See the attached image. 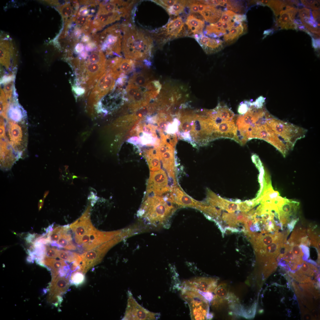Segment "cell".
Returning a JSON list of instances; mask_svg holds the SVG:
<instances>
[{"label": "cell", "mask_w": 320, "mask_h": 320, "mask_svg": "<svg viewBox=\"0 0 320 320\" xmlns=\"http://www.w3.org/2000/svg\"><path fill=\"white\" fill-rule=\"evenodd\" d=\"M25 122H9L7 125V134L13 148L22 151L27 145V129Z\"/></svg>", "instance_id": "cell-7"}, {"label": "cell", "mask_w": 320, "mask_h": 320, "mask_svg": "<svg viewBox=\"0 0 320 320\" xmlns=\"http://www.w3.org/2000/svg\"><path fill=\"white\" fill-rule=\"evenodd\" d=\"M147 73L145 72H136L130 78L128 82L140 87H146L150 82Z\"/></svg>", "instance_id": "cell-26"}, {"label": "cell", "mask_w": 320, "mask_h": 320, "mask_svg": "<svg viewBox=\"0 0 320 320\" xmlns=\"http://www.w3.org/2000/svg\"><path fill=\"white\" fill-rule=\"evenodd\" d=\"M186 6L189 8L191 13L196 14H199L196 1H187Z\"/></svg>", "instance_id": "cell-41"}, {"label": "cell", "mask_w": 320, "mask_h": 320, "mask_svg": "<svg viewBox=\"0 0 320 320\" xmlns=\"http://www.w3.org/2000/svg\"><path fill=\"white\" fill-rule=\"evenodd\" d=\"M87 21V18L84 16H81L79 17L77 20V23L80 25H84Z\"/></svg>", "instance_id": "cell-48"}, {"label": "cell", "mask_w": 320, "mask_h": 320, "mask_svg": "<svg viewBox=\"0 0 320 320\" xmlns=\"http://www.w3.org/2000/svg\"><path fill=\"white\" fill-rule=\"evenodd\" d=\"M279 14L280 17L276 20L277 28L279 27H281V29H294V20L291 14L285 10L280 11Z\"/></svg>", "instance_id": "cell-24"}, {"label": "cell", "mask_w": 320, "mask_h": 320, "mask_svg": "<svg viewBox=\"0 0 320 320\" xmlns=\"http://www.w3.org/2000/svg\"><path fill=\"white\" fill-rule=\"evenodd\" d=\"M291 250L295 257L298 258H302L304 253L302 249L299 246V244H293L289 245Z\"/></svg>", "instance_id": "cell-39"}, {"label": "cell", "mask_w": 320, "mask_h": 320, "mask_svg": "<svg viewBox=\"0 0 320 320\" xmlns=\"http://www.w3.org/2000/svg\"><path fill=\"white\" fill-rule=\"evenodd\" d=\"M58 257L65 261L73 263L77 262L80 265L81 258L78 253L69 251L59 250Z\"/></svg>", "instance_id": "cell-27"}, {"label": "cell", "mask_w": 320, "mask_h": 320, "mask_svg": "<svg viewBox=\"0 0 320 320\" xmlns=\"http://www.w3.org/2000/svg\"><path fill=\"white\" fill-rule=\"evenodd\" d=\"M159 32L158 35L162 36L165 42L178 38L185 34L184 22L181 17H177L171 20Z\"/></svg>", "instance_id": "cell-11"}, {"label": "cell", "mask_w": 320, "mask_h": 320, "mask_svg": "<svg viewBox=\"0 0 320 320\" xmlns=\"http://www.w3.org/2000/svg\"><path fill=\"white\" fill-rule=\"evenodd\" d=\"M49 245H45V257L53 258L58 257L59 249L50 247Z\"/></svg>", "instance_id": "cell-37"}, {"label": "cell", "mask_w": 320, "mask_h": 320, "mask_svg": "<svg viewBox=\"0 0 320 320\" xmlns=\"http://www.w3.org/2000/svg\"><path fill=\"white\" fill-rule=\"evenodd\" d=\"M254 139L265 141L277 149L284 156L289 150L286 145L273 131L266 122L257 127L253 132Z\"/></svg>", "instance_id": "cell-8"}, {"label": "cell", "mask_w": 320, "mask_h": 320, "mask_svg": "<svg viewBox=\"0 0 320 320\" xmlns=\"http://www.w3.org/2000/svg\"><path fill=\"white\" fill-rule=\"evenodd\" d=\"M74 235V238L80 237L94 226L90 218V208L89 207L82 216L70 225Z\"/></svg>", "instance_id": "cell-15"}, {"label": "cell", "mask_w": 320, "mask_h": 320, "mask_svg": "<svg viewBox=\"0 0 320 320\" xmlns=\"http://www.w3.org/2000/svg\"><path fill=\"white\" fill-rule=\"evenodd\" d=\"M180 295L188 304L192 320L209 318L208 301L201 293L194 289L183 287Z\"/></svg>", "instance_id": "cell-4"}, {"label": "cell", "mask_w": 320, "mask_h": 320, "mask_svg": "<svg viewBox=\"0 0 320 320\" xmlns=\"http://www.w3.org/2000/svg\"><path fill=\"white\" fill-rule=\"evenodd\" d=\"M115 79L112 73L108 70L98 81L89 96V100L96 102L108 93L113 88Z\"/></svg>", "instance_id": "cell-10"}, {"label": "cell", "mask_w": 320, "mask_h": 320, "mask_svg": "<svg viewBox=\"0 0 320 320\" xmlns=\"http://www.w3.org/2000/svg\"><path fill=\"white\" fill-rule=\"evenodd\" d=\"M301 2L303 5L306 7L315 10L319 9L320 1L301 0Z\"/></svg>", "instance_id": "cell-35"}, {"label": "cell", "mask_w": 320, "mask_h": 320, "mask_svg": "<svg viewBox=\"0 0 320 320\" xmlns=\"http://www.w3.org/2000/svg\"><path fill=\"white\" fill-rule=\"evenodd\" d=\"M70 228L69 226L67 227L63 232L58 241L56 242L59 248L71 250H75L76 247L73 244L71 236L69 231Z\"/></svg>", "instance_id": "cell-25"}, {"label": "cell", "mask_w": 320, "mask_h": 320, "mask_svg": "<svg viewBox=\"0 0 320 320\" xmlns=\"http://www.w3.org/2000/svg\"><path fill=\"white\" fill-rule=\"evenodd\" d=\"M70 285L69 276L58 275L52 279L49 286V296H61L68 291Z\"/></svg>", "instance_id": "cell-17"}, {"label": "cell", "mask_w": 320, "mask_h": 320, "mask_svg": "<svg viewBox=\"0 0 320 320\" xmlns=\"http://www.w3.org/2000/svg\"><path fill=\"white\" fill-rule=\"evenodd\" d=\"M62 10V13L66 16H70L72 13L71 9V7L68 5L63 7Z\"/></svg>", "instance_id": "cell-45"}, {"label": "cell", "mask_w": 320, "mask_h": 320, "mask_svg": "<svg viewBox=\"0 0 320 320\" xmlns=\"http://www.w3.org/2000/svg\"><path fill=\"white\" fill-rule=\"evenodd\" d=\"M119 233V231H102L94 227L83 236L74 239L79 246L82 247L84 251H88L112 240Z\"/></svg>", "instance_id": "cell-5"}, {"label": "cell", "mask_w": 320, "mask_h": 320, "mask_svg": "<svg viewBox=\"0 0 320 320\" xmlns=\"http://www.w3.org/2000/svg\"><path fill=\"white\" fill-rule=\"evenodd\" d=\"M312 15L314 19L318 23L320 24V11L319 10H314L312 11Z\"/></svg>", "instance_id": "cell-46"}, {"label": "cell", "mask_w": 320, "mask_h": 320, "mask_svg": "<svg viewBox=\"0 0 320 320\" xmlns=\"http://www.w3.org/2000/svg\"><path fill=\"white\" fill-rule=\"evenodd\" d=\"M168 200L180 206L191 207L198 209L202 203L193 199L180 187L175 186L172 188L170 197L168 198Z\"/></svg>", "instance_id": "cell-14"}, {"label": "cell", "mask_w": 320, "mask_h": 320, "mask_svg": "<svg viewBox=\"0 0 320 320\" xmlns=\"http://www.w3.org/2000/svg\"><path fill=\"white\" fill-rule=\"evenodd\" d=\"M204 32L206 35L214 38L221 37L227 32L222 28L217 27L215 23L207 25Z\"/></svg>", "instance_id": "cell-28"}, {"label": "cell", "mask_w": 320, "mask_h": 320, "mask_svg": "<svg viewBox=\"0 0 320 320\" xmlns=\"http://www.w3.org/2000/svg\"><path fill=\"white\" fill-rule=\"evenodd\" d=\"M187 2V1L178 0L175 4L166 10L170 15H177L183 12Z\"/></svg>", "instance_id": "cell-29"}, {"label": "cell", "mask_w": 320, "mask_h": 320, "mask_svg": "<svg viewBox=\"0 0 320 320\" xmlns=\"http://www.w3.org/2000/svg\"><path fill=\"white\" fill-rule=\"evenodd\" d=\"M44 264L46 268L50 271L52 279L56 278L59 275V271L65 266L69 265L65 261L57 260L53 258L45 257Z\"/></svg>", "instance_id": "cell-23"}, {"label": "cell", "mask_w": 320, "mask_h": 320, "mask_svg": "<svg viewBox=\"0 0 320 320\" xmlns=\"http://www.w3.org/2000/svg\"><path fill=\"white\" fill-rule=\"evenodd\" d=\"M68 225L58 226L53 229L52 231L47 233V236L51 243L54 242H57L58 241L62 233Z\"/></svg>", "instance_id": "cell-31"}, {"label": "cell", "mask_w": 320, "mask_h": 320, "mask_svg": "<svg viewBox=\"0 0 320 320\" xmlns=\"http://www.w3.org/2000/svg\"><path fill=\"white\" fill-rule=\"evenodd\" d=\"M222 12L220 8H217L216 6L205 4L204 9L199 14L206 21L214 23L220 20Z\"/></svg>", "instance_id": "cell-20"}, {"label": "cell", "mask_w": 320, "mask_h": 320, "mask_svg": "<svg viewBox=\"0 0 320 320\" xmlns=\"http://www.w3.org/2000/svg\"><path fill=\"white\" fill-rule=\"evenodd\" d=\"M145 216L153 223L162 224L175 210L162 197L154 196L148 197L142 206Z\"/></svg>", "instance_id": "cell-3"}, {"label": "cell", "mask_w": 320, "mask_h": 320, "mask_svg": "<svg viewBox=\"0 0 320 320\" xmlns=\"http://www.w3.org/2000/svg\"><path fill=\"white\" fill-rule=\"evenodd\" d=\"M244 22L232 27L227 31L223 37L226 43L227 44H232L245 33L247 32V26Z\"/></svg>", "instance_id": "cell-21"}, {"label": "cell", "mask_w": 320, "mask_h": 320, "mask_svg": "<svg viewBox=\"0 0 320 320\" xmlns=\"http://www.w3.org/2000/svg\"><path fill=\"white\" fill-rule=\"evenodd\" d=\"M206 201L212 206L217 207L221 209L225 210L229 212L240 211L241 201H231L223 198L218 196L210 189L207 190Z\"/></svg>", "instance_id": "cell-13"}, {"label": "cell", "mask_w": 320, "mask_h": 320, "mask_svg": "<svg viewBox=\"0 0 320 320\" xmlns=\"http://www.w3.org/2000/svg\"><path fill=\"white\" fill-rule=\"evenodd\" d=\"M267 6L271 9L276 16H278L280 11L286 5L284 0H269Z\"/></svg>", "instance_id": "cell-32"}, {"label": "cell", "mask_w": 320, "mask_h": 320, "mask_svg": "<svg viewBox=\"0 0 320 320\" xmlns=\"http://www.w3.org/2000/svg\"><path fill=\"white\" fill-rule=\"evenodd\" d=\"M215 295L211 300L212 307L218 309L228 297L229 291L226 284H220L217 286L214 291Z\"/></svg>", "instance_id": "cell-19"}, {"label": "cell", "mask_w": 320, "mask_h": 320, "mask_svg": "<svg viewBox=\"0 0 320 320\" xmlns=\"http://www.w3.org/2000/svg\"><path fill=\"white\" fill-rule=\"evenodd\" d=\"M119 240V238L117 236L81 255V261L79 271L85 274L92 267L99 263L108 251L117 243Z\"/></svg>", "instance_id": "cell-6"}, {"label": "cell", "mask_w": 320, "mask_h": 320, "mask_svg": "<svg viewBox=\"0 0 320 320\" xmlns=\"http://www.w3.org/2000/svg\"><path fill=\"white\" fill-rule=\"evenodd\" d=\"M185 24L188 29L193 34V36L203 34L205 26V23L203 20L193 15H190L187 17Z\"/></svg>", "instance_id": "cell-22"}, {"label": "cell", "mask_w": 320, "mask_h": 320, "mask_svg": "<svg viewBox=\"0 0 320 320\" xmlns=\"http://www.w3.org/2000/svg\"><path fill=\"white\" fill-rule=\"evenodd\" d=\"M273 32V31L272 29H270L265 31L263 33V34L265 35L264 37H265L267 35H269Z\"/></svg>", "instance_id": "cell-49"}, {"label": "cell", "mask_w": 320, "mask_h": 320, "mask_svg": "<svg viewBox=\"0 0 320 320\" xmlns=\"http://www.w3.org/2000/svg\"><path fill=\"white\" fill-rule=\"evenodd\" d=\"M153 1L166 9L175 4L177 2L178 0H154Z\"/></svg>", "instance_id": "cell-40"}, {"label": "cell", "mask_w": 320, "mask_h": 320, "mask_svg": "<svg viewBox=\"0 0 320 320\" xmlns=\"http://www.w3.org/2000/svg\"><path fill=\"white\" fill-rule=\"evenodd\" d=\"M251 102L245 100L241 102L238 108V112L240 115L245 113L248 110L251 105Z\"/></svg>", "instance_id": "cell-38"}, {"label": "cell", "mask_w": 320, "mask_h": 320, "mask_svg": "<svg viewBox=\"0 0 320 320\" xmlns=\"http://www.w3.org/2000/svg\"><path fill=\"white\" fill-rule=\"evenodd\" d=\"M193 36L207 54L215 53L223 48V41L220 39L209 37L203 34Z\"/></svg>", "instance_id": "cell-16"}, {"label": "cell", "mask_w": 320, "mask_h": 320, "mask_svg": "<svg viewBox=\"0 0 320 320\" xmlns=\"http://www.w3.org/2000/svg\"><path fill=\"white\" fill-rule=\"evenodd\" d=\"M236 14L230 10H225L222 12L221 17L219 20L223 23H226L233 19Z\"/></svg>", "instance_id": "cell-36"}, {"label": "cell", "mask_w": 320, "mask_h": 320, "mask_svg": "<svg viewBox=\"0 0 320 320\" xmlns=\"http://www.w3.org/2000/svg\"><path fill=\"white\" fill-rule=\"evenodd\" d=\"M105 64L88 63L85 67L86 82L89 86H92L105 71Z\"/></svg>", "instance_id": "cell-18"}, {"label": "cell", "mask_w": 320, "mask_h": 320, "mask_svg": "<svg viewBox=\"0 0 320 320\" xmlns=\"http://www.w3.org/2000/svg\"><path fill=\"white\" fill-rule=\"evenodd\" d=\"M265 98L262 96H260L257 98L255 101L251 102V104L257 108H260L263 107Z\"/></svg>", "instance_id": "cell-43"}, {"label": "cell", "mask_w": 320, "mask_h": 320, "mask_svg": "<svg viewBox=\"0 0 320 320\" xmlns=\"http://www.w3.org/2000/svg\"><path fill=\"white\" fill-rule=\"evenodd\" d=\"M88 61L90 63L105 64V59L103 53L94 52L89 56Z\"/></svg>", "instance_id": "cell-33"}, {"label": "cell", "mask_w": 320, "mask_h": 320, "mask_svg": "<svg viewBox=\"0 0 320 320\" xmlns=\"http://www.w3.org/2000/svg\"><path fill=\"white\" fill-rule=\"evenodd\" d=\"M121 29L122 49L126 59L143 61L151 56L153 44L150 37L135 27L122 26Z\"/></svg>", "instance_id": "cell-1"}, {"label": "cell", "mask_w": 320, "mask_h": 320, "mask_svg": "<svg viewBox=\"0 0 320 320\" xmlns=\"http://www.w3.org/2000/svg\"><path fill=\"white\" fill-rule=\"evenodd\" d=\"M298 13V16L302 19L305 18H310L312 11L308 9L303 8L299 9Z\"/></svg>", "instance_id": "cell-42"}, {"label": "cell", "mask_w": 320, "mask_h": 320, "mask_svg": "<svg viewBox=\"0 0 320 320\" xmlns=\"http://www.w3.org/2000/svg\"><path fill=\"white\" fill-rule=\"evenodd\" d=\"M69 278L70 284L76 287L82 284L85 280L84 274L80 271H74L71 274Z\"/></svg>", "instance_id": "cell-30"}, {"label": "cell", "mask_w": 320, "mask_h": 320, "mask_svg": "<svg viewBox=\"0 0 320 320\" xmlns=\"http://www.w3.org/2000/svg\"><path fill=\"white\" fill-rule=\"evenodd\" d=\"M40 235H37V234L34 233L31 234L28 233L24 239L27 243L33 244L36 239L40 237Z\"/></svg>", "instance_id": "cell-44"}, {"label": "cell", "mask_w": 320, "mask_h": 320, "mask_svg": "<svg viewBox=\"0 0 320 320\" xmlns=\"http://www.w3.org/2000/svg\"><path fill=\"white\" fill-rule=\"evenodd\" d=\"M312 46L313 48L316 49H319L320 48V39H315L312 38Z\"/></svg>", "instance_id": "cell-47"}, {"label": "cell", "mask_w": 320, "mask_h": 320, "mask_svg": "<svg viewBox=\"0 0 320 320\" xmlns=\"http://www.w3.org/2000/svg\"><path fill=\"white\" fill-rule=\"evenodd\" d=\"M150 159L148 160L150 170L151 171H155L160 169L161 165L159 158L153 155Z\"/></svg>", "instance_id": "cell-34"}, {"label": "cell", "mask_w": 320, "mask_h": 320, "mask_svg": "<svg viewBox=\"0 0 320 320\" xmlns=\"http://www.w3.org/2000/svg\"><path fill=\"white\" fill-rule=\"evenodd\" d=\"M167 175L163 170L150 172L147 187V193L161 196L169 191Z\"/></svg>", "instance_id": "cell-9"}, {"label": "cell", "mask_w": 320, "mask_h": 320, "mask_svg": "<svg viewBox=\"0 0 320 320\" xmlns=\"http://www.w3.org/2000/svg\"><path fill=\"white\" fill-rule=\"evenodd\" d=\"M26 260L27 262H28V263H33L34 260L32 258L30 255H28V256L27 257Z\"/></svg>", "instance_id": "cell-50"}, {"label": "cell", "mask_w": 320, "mask_h": 320, "mask_svg": "<svg viewBox=\"0 0 320 320\" xmlns=\"http://www.w3.org/2000/svg\"><path fill=\"white\" fill-rule=\"evenodd\" d=\"M217 279L211 277H198L185 281L183 287L201 292H214L217 286Z\"/></svg>", "instance_id": "cell-12"}, {"label": "cell", "mask_w": 320, "mask_h": 320, "mask_svg": "<svg viewBox=\"0 0 320 320\" xmlns=\"http://www.w3.org/2000/svg\"><path fill=\"white\" fill-rule=\"evenodd\" d=\"M267 123L273 131L283 141L289 149H292L296 142L304 137L307 130L292 124L272 117L268 120Z\"/></svg>", "instance_id": "cell-2"}]
</instances>
